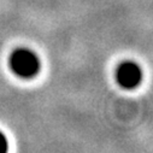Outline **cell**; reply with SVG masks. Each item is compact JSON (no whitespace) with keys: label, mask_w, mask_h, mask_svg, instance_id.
<instances>
[{"label":"cell","mask_w":153,"mask_h":153,"mask_svg":"<svg viewBox=\"0 0 153 153\" xmlns=\"http://www.w3.org/2000/svg\"><path fill=\"white\" fill-rule=\"evenodd\" d=\"M10 68L18 77L30 80L40 74L41 60L29 48H17L10 57Z\"/></svg>","instance_id":"obj_1"},{"label":"cell","mask_w":153,"mask_h":153,"mask_svg":"<svg viewBox=\"0 0 153 153\" xmlns=\"http://www.w3.org/2000/svg\"><path fill=\"white\" fill-rule=\"evenodd\" d=\"M116 80L124 89H134L142 81V69L133 60H126L117 68Z\"/></svg>","instance_id":"obj_2"},{"label":"cell","mask_w":153,"mask_h":153,"mask_svg":"<svg viewBox=\"0 0 153 153\" xmlns=\"http://www.w3.org/2000/svg\"><path fill=\"white\" fill-rule=\"evenodd\" d=\"M9 148V140L6 137V135L0 130V153L6 152Z\"/></svg>","instance_id":"obj_3"}]
</instances>
